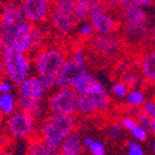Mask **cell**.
Instances as JSON below:
<instances>
[{"mask_svg":"<svg viewBox=\"0 0 155 155\" xmlns=\"http://www.w3.org/2000/svg\"><path fill=\"white\" fill-rule=\"evenodd\" d=\"M122 130H123V127L120 123H114V124H112L109 127V129H107V138L110 140H112V141H115V140H117L120 137Z\"/></svg>","mask_w":155,"mask_h":155,"instance_id":"obj_30","label":"cell"},{"mask_svg":"<svg viewBox=\"0 0 155 155\" xmlns=\"http://www.w3.org/2000/svg\"><path fill=\"white\" fill-rule=\"evenodd\" d=\"M151 130H152V132L155 134V119H153V122H152V127H151Z\"/></svg>","mask_w":155,"mask_h":155,"instance_id":"obj_43","label":"cell"},{"mask_svg":"<svg viewBox=\"0 0 155 155\" xmlns=\"http://www.w3.org/2000/svg\"><path fill=\"white\" fill-rule=\"evenodd\" d=\"M111 105V98L106 89L91 94L78 96V113L90 116L99 112H104Z\"/></svg>","mask_w":155,"mask_h":155,"instance_id":"obj_11","label":"cell"},{"mask_svg":"<svg viewBox=\"0 0 155 155\" xmlns=\"http://www.w3.org/2000/svg\"><path fill=\"white\" fill-rule=\"evenodd\" d=\"M5 77L8 78L14 86H20L27 78L31 77L33 70V59L29 54L21 53L15 50H1Z\"/></svg>","mask_w":155,"mask_h":155,"instance_id":"obj_4","label":"cell"},{"mask_svg":"<svg viewBox=\"0 0 155 155\" xmlns=\"http://www.w3.org/2000/svg\"><path fill=\"white\" fill-rule=\"evenodd\" d=\"M18 110V97L14 93L0 94V115L8 118Z\"/></svg>","mask_w":155,"mask_h":155,"instance_id":"obj_20","label":"cell"},{"mask_svg":"<svg viewBox=\"0 0 155 155\" xmlns=\"http://www.w3.org/2000/svg\"><path fill=\"white\" fill-rule=\"evenodd\" d=\"M90 41L93 50L105 58L116 57L122 50V40L115 35H96Z\"/></svg>","mask_w":155,"mask_h":155,"instance_id":"obj_14","label":"cell"},{"mask_svg":"<svg viewBox=\"0 0 155 155\" xmlns=\"http://www.w3.org/2000/svg\"><path fill=\"white\" fill-rule=\"evenodd\" d=\"M153 151H154V153H155V142L153 143Z\"/></svg>","mask_w":155,"mask_h":155,"instance_id":"obj_45","label":"cell"},{"mask_svg":"<svg viewBox=\"0 0 155 155\" xmlns=\"http://www.w3.org/2000/svg\"><path fill=\"white\" fill-rule=\"evenodd\" d=\"M18 106L20 111L29 114L36 120H41L44 118L45 111L47 109V105L41 101L22 98V97H18Z\"/></svg>","mask_w":155,"mask_h":155,"instance_id":"obj_18","label":"cell"},{"mask_svg":"<svg viewBox=\"0 0 155 155\" xmlns=\"http://www.w3.org/2000/svg\"><path fill=\"white\" fill-rule=\"evenodd\" d=\"M53 152L38 137H34L27 143L25 155H52Z\"/></svg>","mask_w":155,"mask_h":155,"instance_id":"obj_21","label":"cell"},{"mask_svg":"<svg viewBox=\"0 0 155 155\" xmlns=\"http://www.w3.org/2000/svg\"><path fill=\"white\" fill-rule=\"evenodd\" d=\"M33 31H34V25L28 22H24L21 25L18 26V28L14 31L12 34V36L9 39L8 44L5 47V49H12L15 50L21 53H25V54H29L33 51H36L35 48V44H34V38H33Z\"/></svg>","mask_w":155,"mask_h":155,"instance_id":"obj_10","label":"cell"},{"mask_svg":"<svg viewBox=\"0 0 155 155\" xmlns=\"http://www.w3.org/2000/svg\"><path fill=\"white\" fill-rule=\"evenodd\" d=\"M88 151L90 155H106V147L100 140H94Z\"/></svg>","mask_w":155,"mask_h":155,"instance_id":"obj_31","label":"cell"},{"mask_svg":"<svg viewBox=\"0 0 155 155\" xmlns=\"http://www.w3.org/2000/svg\"><path fill=\"white\" fill-rule=\"evenodd\" d=\"M125 99H126V104L131 109H138L140 106H142L145 102L144 93L139 89L130 90Z\"/></svg>","mask_w":155,"mask_h":155,"instance_id":"obj_23","label":"cell"},{"mask_svg":"<svg viewBox=\"0 0 155 155\" xmlns=\"http://www.w3.org/2000/svg\"><path fill=\"white\" fill-rule=\"evenodd\" d=\"M72 89L78 96H81V94H91L98 91H102L105 89V87L100 80H98L92 74L88 72L76 80Z\"/></svg>","mask_w":155,"mask_h":155,"instance_id":"obj_17","label":"cell"},{"mask_svg":"<svg viewBox=\"0 0 155 155\" xmlns=\"http://www.w3.org/2000/svg\"><path fill=\"white\" fill-rule=\"evenodd\" d=\"M140 78H141V73L137 72L136 70H132L130 68L129 71H127L126 73H124L122 75V81L125 85L129 88V90H134V87L138 86L140 81Z\"/></svg>","mask_w":155,"mask_h":155,"instance_id":"obj_24","label":"cell"},{"mask_svg":"<svg viewBox=\"0 0 155 155\" xmlns=\"http://www.w3.org/2000/svg\"><path fill=\"white\" fill-rule=\"evenodd\" d=\"M0 54H1V48H0Z\"/></svg>","mask_w":155,"mask_h":155,"instance_id":"obj_46","label":"cell"},{"mask_svg":"<svg viewBox=\"0 0 155 155\" xmlns=\"http://www.w3.org/2000/svg\"><path fill=\"white\" fill-rule=\"evenodd\" d=\"M83 150V138L75 130L63 140L58 151L62 155H81Z\"/></svg>","mask_w":155,"mask_h":155,"instance_id":"obj_19","label":"cell"},{"mask_svg":"<svg viewBox=\"0 0 155 155\" xmlns=\"http://www.w3.org/2000/svg\"><path fill=\"white\" fill-rule=\"evenodd\" d=\"M93 141H94V139L91 137H84L83 138V147L84 149H87L88 150L89 147H91V144L93 143Z\"/></svg>","mask_w":155,"mask_h":155,"instance_id":"obj_37","label":"cell"},{"mask_svg":"<svg viewBox=\"0 0 155 155\" xmlns=\"http://www.w3.org/2000/svg\"><path fill=\"white\" fill-rule=\"evenodd\" d=\"M88 73L87 65L78 64L70 58L64 63L59 74L55 77L58 89H72L75 81L81 75Z\"/></svg>","mask_w":155,"mask_h":155,"instance_id":"obj_13","label":"cell"},{"mask_svg":"<svg viewBox=\"0 0 155 155\" xmlns=\"http://www.w3.org/2000/svg\"><path fill=\"white\" fill-rule=\"evenodd\" d=\"M130 132H131V136L134 137V139L138 140V141H141V142L145 141V140H147V130L143 129L142 127H140L139 125L134 127V129H132Z\"/></svg>","mask_w":155,"mask_h":155,"instance_id":"obj_34","label":"cell"},{"mask_svg":"<svg viewBox=\"0 0 155 155\" xmlns=\"http://www.w3.org/2000/svg\"><path fill=\"white\" fill-rule=\"evenodd\" d=\"M142 111L145 112L152 119H155V101H145L144 104L142 105Z\"/></svg>","mask_w":155,"mask_h":155,"instance_id":"obj_36","label":"cell"},{"mask_svg":"<svg viewBox=\"0 0 155 155\" xmlns=\"http://www.w3.org/2000/svg\"><path fill=\"white\" fill-rule=\"evenodd\" d=\"M120 124H122L123 129H126L128 131H131L134 127L138 126L137 119H136V117L134 115H125V116H123Z\"/></svg>","mask_w":155,"mask_h":155,"instance_id":"obj_32","label":"cell"},{"mask_svg":"<svg viewBox=\"0 0 155 155\" xmlns=\"http://www.w3.org/2000/svg\"><path fill=\"white\" fill-rule=\"evenodd\" d=\"M129 88L123 83L122 80H117L115 83L112 85V88H111V92L114 97H116L118 99H123V98H126L127 94L129 93Z\"/></svg>","mask_w":155,"mask_h":155,"instance_id":"obj_27","label":"cell"},{"mask_svg":"<svg viewBox=\"0 0 155 155\" xmlns=\"http://www.w3.org/2000/svg\"><path fill=\"white\" fill-rule=\"evenodd\" d=\"M46 94L47 92L41 87L37 76H31L24 83L18 86V97L45 102Z\"/></svg>","mask_w":155,"mask_h":155,"instance_id":"obj_16","label":"cell"},{"mask_svg":"<svg viewBox=\"0 0 155 155\" xmlns=\"http://www.w3.org/2000/svg\"><path fill=\"white\" fill-rule=\"evenodd\" d=\"M150 42L153 47H155V26L153 27L152 31L150 33Z\"/></svg>","mask_w":155,"mask_h":155,"instance_id":"obj_40","label":"cell"},{"mask_svg":"<svg viewBox=\"0 0 155 155\" xmlns=\"http://www.w3.org/2000/svg\"><path fill=\"white\" fill-rule=\"evenodd\" d=\"M23 11L20 2H7L1 7L0 10V48L1 50L8 44L9 39L12 36L18 26L24 23Z\"/></svg>","mask_w":155,"mask_h":155,"instance_id":"obj_6","label":"cell"},{"mask_svg":"<svg viewBox=\"0 0 155 155\" xmlns=\"http://www.w3.org/2000/svg\"><path fill=\"white\" fill-rule=\"evenodd\" d=\"M52 155H62V154H61V153L57 150V151H54V152H53V154H52Z\"/></svg>","mask_w":155,"mask_h":155,"instance_id":"obj_44","label":"cell"},{"mask_svg":"<svg viewBox=\"0 0 155 155\" xmlns=\"http://www.w3.org/2000/svg\"><path fill=\"white\" fill-rule=\"evenodd\" d=\"M0 155H12V154L7 150H0Z\"/></svg>","mask_w":155,"mask_h":155,"instance_id":"obj_42","label":"cell"},{"mask_svg":"<svg viewBox=\"0 0 155 155\" xmlns=\"http://www.w3.org/2000/svg\"><path fill=\"white\" fill-rule=\"evenodd\" d=\"M68 59L66 50L60 45H47L39 48L33 58V66L37 76L57 77Z\"/></svg>","mask_w":155,"mask_h":155,"instance_id":"obj_3","label":"cell"},{"mask_svg":"<svg viewBox=\"0 0 155 155\" xmlns=\"http://www.w3.org/2000/svg\"><path fill=\"white\" fill-rule=\"evenodd\" d=\"M5 78V65H3L2 55L0 54V79Z\"/></svg>","mask_w":155,"mask_h":155,"instance_id":"obj_39","label":"cell"},{"mask_svg":"<svg viewBox=\"0 0 155 155\" xmlns=\"http://www.w3.org/2000/svg\"><path fill=\"white\" fill-rule=\"evenodd\" d=\"M13 89H14V85L11 83L8 78H1L0 79V94L12 93Z\"/></svg>","mask_w":155,"mask_h":155,"instance_id":"obj_35","label":"cell"},{"mask_svg":"<svg viewBox=\"0 0 155 155\" xmlns=\"http://www.w3.org/2000/svg\"><path fill=\"white\" fill-rule=\"evenodd\" d=\"M76 33L77 35L83 39H92L93 37L96 36V31L93 28L92 24L89 21L83 22V23L77 24V27H76Z\"/></svg>","mask_w":155,"mask_h":155,"instance_id":"obj_25","label":"cell"},{"mask_svg":"<svg viewBox=\"0 0 155 155\" xmlns=\"http://www.w3.org/2000/svg\"><path fill=\"white\" fill-rule=\"evenodd\" d=\"M120 22L125 33L134 41H144L150 36L149 22L143 8L136 5L134 0H125L120 3Z\"/></svg>","mask_w":155,"mask_h":155,"instance_id":"obj_2","label":"cell"},{"mask_svg":"<svg viewBox=\"0 0 155 155\" xmlns=\"http://www.w3.org/2000/svg\"><path fill=\"white\" fill-rule=\"evenodd\" d=\"M3 139H5V134H3V129H2V126H1V124H0V147H1V145H2Z\"/></svg>","mask_w":155,"mask_h":155,"instance_id":"obj_41","label":"cell"},{"mask_svg":"<svg viewBox=\"0 0 155 155\" xmlns=\"http://www.w3.org/2000/svg\"><path fill=\"white\" fill-rule=\"evenodd\" d=\"M37 120L29 114L18 111L5 120V132L10 138L16 140L33 139L37 132Z\"/></svg>","mask_w":155,"mask_h":155,"instance_id":"obj_8","label":"cell"},{"mask_svg":"<svg viewBox=\"0 0 155 155\" xmlns=\"http://www.w3.org/2000/svg\"><path fill=\"white\" fill-rule=\"evenodd\" d=\"M73 0H58L53 2L49 21L54 31L62 37H68L77 27V22L74 18Z\"/></svg>","mask_w":155,"mask_h":155,"instance_id":"obj_5","label":"cell"},{"mask_svg":"<svg viewBox=\"0 0 155 155\" xmlns=\"http://www.w3.org/2000/svg\"><path fill=\"white\" fill-rule=\"evenodd\" d=\"M134 3L138 5H140L141 8L142 7H147V5H153V1H149V0H134Z\"/></svg>","mask_w":155,"mask_h":155,"instance_id":"obj_38","label":"cell"},{"mask_svg":"<svg viewBox=\"0 0 155 155\" xmlns=\"http://www.w3.org/2000/svg\"><path fill=\"white\" fill-rule=\"evenodd\" d=\"M20 3L26 22L33 25H40L47 21L50 18L53 5L48 0H24Z\"/></svg>","mask_w":155,"mask_h":155,"instance_id":"obj_12","label":"cell"},{"mask_svg":"<svg viewBox=\"0 0 155 155\" xmlns=\"http://www.w3.org/2000/svg\"><path fill=\"white\" fill-rule=\"evenodd\" d=\"M134 117L137 119V123L140 127H142L143 129H145V130H151L153 119L151 118L145 112H143L142 109L138 110V111L136 112Z\"/></svg>","mask_w":155,"mask_h":155,"instance_id":"obj_26","label":"cell"},{"mask_svg":"<svg viewBox=\"0 0 155 155\" xmlns=\"http://www.w3.org/2000/svg\"><path fill=\"white\" fill-rule=\"evenodd\" d=\"M77 119L75 115L48 114L40 120L37 128V137L53 151L59 150L63 140L75 131Z\"/></svg>","mask_w":155,"mask_h":155,"instance_id":"obj_1","label":"cell"},{"mask_svg":"<svg viewBox=\"0 0 155 155\" xmlns=\"http://www.w3.org/2000/svg\"><path fill=\"white\" fill-rule=\"evenodd\" d=\"M127 155H144V151L137 142L129 141L127 143Z\"/></svg>","mask_w":155,"mask_h":155,"instance_id":"obj_33","label":"cell"},{"mask_svg":"<svg viewBox=\"0 0 155 155\" xmlns=\"http://www.w3.org/2000/svg\"><path fill=\"white\" fill-rule=\"evenodd\" d=\"M37 78H38L39 83H40V85H41V87L45 89L46 92H49V91L53 92L54 88H57L55 77H52V76H37Z\"/></svg>","mask_w":155,"mask_h":155,"instance_id":"obj_29","label":"cell"},{"mask_svg":"<svg viewBox=\"0 0 155 155\" xmlns=\"http://www.w3.org/2000/svg\"><path fill=\"white\" fill-rule=\"evenodd\" d=\"M46 105L50 114L76 115L78 113V94L73 89H58L48 97Z\"/></svg>","mask_w":155,"mask_h":155,"instance_id":"obj_9","label":"cell"},{"mask_svg":"<svg viewBox=\"0 0 155 155\" xmlns=\"http://www.w3.org/2000/svg\"><path fill=\"white\" fill-rule=\"evenodd\" d=\"M138 67L144 83L155 86V50H144L138 58Z\"/></svg>","mask_w":155,"mask_h":155,"instance_id":"obj_15","label":"cell"},{"mask_svg":"<svg viewBox=\"0 0 155 155\" xmlns=\"http://www.w3.org/2000/svg\"><path fill=\"white\" fill-rule=\"evenodd\" d=\"M68 58L73 61H75L78 64H83L86 65V61H87V55H86L85 50L81 48V47H74L72 50H71Z\"/></svg>","mask_w":155,"mask_h":155,"instance_id":"obj_28","label":"cell"},{"mask_svg":"<svg viewBox=\"0 0 155 155\" xmlns=\"http://www.w3.org/2000/svg\"><path fill=\"white\" fill-rule=\"evenodd\" d=\"M107 5L102 1H90L89 22L92 24L97 35L110 36L118 31L120 22L109 12Z\"/></svg>","mask_w":155,"mask_h":155,"instance_id":"obj_7","label":"cell"},{"mask_svg":"<svg viewBox=\"0 0 155 155\" xmlns=\"http://www.w3.org/2000/svg\"><path fill=\"white\" fill-rule=\"evenodd\" d=\"M74 18L77 24L89 21L90 15V1L88 0H77L74 5Z\"/></svg>","mask_w":155,"mask_h":155,"instance_id":"obj_22","label":"cell"}]
</instances>
